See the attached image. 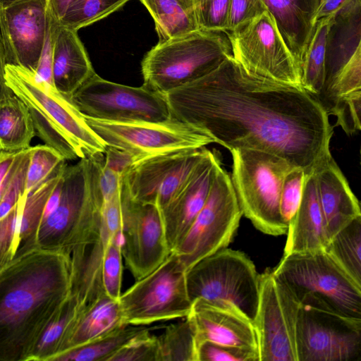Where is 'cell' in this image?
Here are the masks:
<instances>
[{
    "instance_id": "50",
    "label": "cell",
    "mask_w": 361,
    "mask_h": 361,
    "mask_svg": "<svg viewBox=\"0 0 361 361\" xmlns=\"http://www.w3.org/2000/svg\"><path fill=\"white\" fill-rule=\"evenodd\" d=\"M18 152L0 151V185L10 171Z\"/></svg>"
},
{
    "instance_id": "44",
    "label": "cell",
    "mask_w": 361,
    "mask_h": 361,
    "mask_svg": "<svg viewBox=\"0 0 361 361\" xmlns=\"http://www.w3.org/2000/svg\"><path fill=\"white\" fill-rule=\"evenodd\" d=\"M266 11L267 8L262 0H231L227 31L233 30Z\"/></svg>"
},
{
    "instance_id": "41",
    "label": "cell",
    "mask_w": 361,
    "mask_h": 361,
    "mask_svg": "<svg viewBox=\"0 0 361 361\" xmlns=\"http://www.w3.org/2000/svg\"><path fill=\"white\" fill-rule=\"evenodd\" d=\"M197 361H259V356L258 350L204 341L197 345Z\"/></svg>"
},
{
    "instance_id": "31",
    "label": "cell",
    "mask_w": 361,
    "mask_h": 361,
    "mask_svg": "<svg viewBox=\"0 0 361 361\" xmlns=\"http://www.w3.org/2000/svg\"><path fill=\"white\" fill-rule=\"evenodd\" d=\"M151 14L159 42L199 30L193 11L182 0H140Z\"/></svg>"
},
{
    "instance_id": "27",
    "label": "cell",
    "mask_w": 361,
    "mask_h": 361,
    "mask_svg": "<svg viewBox=\"0 0 361 361\" xmlns=\"http://www.w3.org/2000/svg\"><path fill=\"white\" fill-rule=\"evenodd\" d=\"M300 70L321 0H262Z\"/></svg>"
},
{
    "instance_id": "37",
    "label": "cell",
    "mask_w": 361,
    "mask_h": 361,
    "mask_svg": "<svg viewBox=\"0 0 361 361\" xmlns=\"http://www.w3.org/2000/svg\"><path fill=\"white\" fill-rule=\"evenodd\" d=\"M130 0H75L59 25L78 31L114 13Z\"/></svg>"
},
{
    "instance_id": "11",
    "label": "cell",
    "mask_w": 361,
    "mask_h": 361,
    "mask_svg": "<svg viewBox=\"0 0 361 361\" xmlns=\"http://www.w3.org/2000/svg\"><path fill=\"white\" fill-rule=\"evenodd\" d=\"M68 99L84 117L107 122L159 123L173 118L164 94L144 85L109 81L97 73Z\"/></svg>"
},
{
    "instance_id": "52",
    "label": "cell",
    "mask_w": 361,
    "mask_h": 361,
    "mask_svg": "<svg viewBox=\"0 0 361 361\" xmlns=\"http://www.w3.org/2000/svg\"><path fill=\"white\" fill-rule=\"evenodd\" d=\"M182 1L188 7L190 8V9H192L191 8V5H190V0H182Z\"/></svg>"
},
{
    "instance_id": "3",
    "label": "cell",
    "mask_w": 361,
    "mask_h": 361,
    "mask_svg": "<svg viewBox=\"0 0 361 361\" xmlns=\"http://www.w3.org/2000/svg\"><path fill=\"white\" fill-rule=\"evenodd\" d=\"M8 87L27 106L35 135L66 160L104 153L106 145L70 100L35 72L6 66Z\"/></svg>"
},
{
    "instance_id": "40",
    "label": "cell",
    "mask_w": 361,
    "mask_h": 361,
    "mask_svg": "<svg viewBox=\"0 0 361 361\" xmlns=\"http://www.w3.org/2000/svg\"><path fill=\"white\" fill-rule=\"evenodd\" d=\"M305 175L302 168L293 167L284 178L280 195V212L288 226L300 204Z\"/></svg>"
},
{
    "instance_id": "20",
    "label": "cell",
    "mask_w": 361,
    "mask_h": 361,
    "mask_svg": "<svg viewBox=\"0 0 361 361\" xmlns=\"http://www.w3.org/2000/svg\"><path fill=\"white\" fill-rule=\"evenodd\" d=\"M121 232V190L101 209L99 233L71 254V294L87 305L104 293L102 271L106 249Z\"/></svg>"
},
{
    "instance_id": "46",
    "label": "cell",
    "mask_w": 361,
    "mask_h": 361,
    "mask_svg": "<svg viewBox=\"0 0 361 361\" xmlns=\"http://www.w3.org/2000/svg\"><path fill=\"white\" fill-rule=\"evenodd\" d=\"M104 156V166L121 176L136 162L129 152L111 146H106Z\"/></svg>"
},
{
    "instance_id": "30",
    "label": "cell",
    "mask_w": 361,
    "mask_h": 361,
    "mask_svg": "<svg viewBox=\"0 0 361 361\" xmlns=\"http://www.w3.org/2000/svg\"><path fill=\"white\" fill-rule=\"evenodd\" d=\"M35 135L25 104L15 94L0 102V151L18 152L30 147Z\"/></svg>"
},
{
    "instance_id": "21",
    "label": "cell",
    "mask_w": 361,
    "mask_h": 361,
    "mask_svg": "<svg viewBox=\"0 0 361 361\" xmlns=\"http://www.w3.org/2000/svg\"><path fill=\"white\" fill-rule=\"evenodd\" d=\"M62 172L34 192L24 194L0 219V269L37 250V236L44 209Z\"/></svg>"
},
{
    "instance_id": "6",
    "label": "cell",
    "mask_w": 361,
    "mask_h": 361,
    "mask_svg": "<svg viewBox=\"0 0 361 361\" xmlns=\"http://www.w3.org/2000/svg\"><path fill=\"white\" fill-rule=\"evenodd\" d=\"M230 56L225 32L197 30L159 42L142 61L143 85L165 94L204 76Z\"/></svg>"
},
{
    "instance_id": "47",
    "label": "cell",
    "mask_w": 361,
    "mask_h": 361,
    "mask_svg": "<svg viewBox=\"0 0 361 361\" xmlns=\"http://www.w3.org/2000/svg\"><path fill=\"white\" fill-rule=\"evenodd\" d=\"M74 1L75 0H47V12L52 20L58 23Z\"/></svg>"
},
{
    "instance_id": "38",
    "label": "cell",
    "mask_w": 361,
    "mask_h": 361,
    "mask_svg": "<svg viewBox=\"0 0 361 361\" xmlns=\"http://www.w3.org/2000/svg\"><path fill=\"white\" fill-rule=\"evenodd\" d=\"M231 0H190L199 30L226 32Z\"/></svg>"
},
{
    "instance_id": "43",
    "label": "cell",
    "mask_w": 361,
    "mask_h": 361,
    "mask_svg": "<svg viewBox=\"0 0 361 361\" xmlns=\"http://www.w3.org/2000/svg\"><path fill=\"white\" fill-rule=\"evenodd\" d=\"M30 147L23 151L20 161L6 185L0 202V219L4 216L25 194Z\"/></svg>"
},
{
    "instance_id": "42",
    "label": "cell",
    "mask_w": 361,
    "mask_h": 361,
    "mask_svg": "<svg viewBox=\"0 0 361 361\" xmlns=\"http://www.w3.org/2000/svg\"><path fill=\"white\" fill-rule=\"evenodd\" d=\"M108 361H159L157 337L150 331L142 334L117 350Z\"/></svg>"
},
{
    "instance_id": "7",
    "label": "cell",
    "mask_w": 361,
    "mask_h": 361,
    "mask_svg": "<svg viewBox=\"0 0 361 361\" xmlns=\"http://www.w3.org/2000/svg\"><path fill=\"white\" fill-rule=\"evenodd\" d=\"M232 185L243 214L256 228L271 235L286 234L288 224L280 212L284 178L293 167L285 159L262 150H230Z\"/></svg>"
},
{
    "instance_id": "32",
    "label": "cell",
    "mask_w": 361,
    "mask_h": 361,
    "mask_svg": "<svg viewBox=\"0 0 361 361\" xmlns=\"http://www.w3.org/2000/svg\"><path fill=\"white\" fill-rule=\"evenodd\" d=\"M334 15L316 21L301 67L300 86L315 97L320 94L324 85L326 37Z\"/></svg>"
},
{
    "instance_id": "5",
    "label": "cell",
    "mask_w": 361,
    "mask_h": 361,
    "mask_svg": "<svg viewBox=\"0 0 361 361\" xmlns=\"http://www.w3.org/2000/svg\"><path fill=\"white\" fill-rule=\"evenodd\" d=\"M324 81L316 97L328 116L361 108V0H349L334 15L326 43Z\"/></svg>"
},
{
    "instance_id": "35",
    "label": "cell",
    "mask_w": 361,
    "mask_h": 361,
    "mask_svg": "<svg viewBox=\"0 0 361 361\" xmlns=\"http://www.w3.org/2000/svg\"><path fill=\"white\" fill-rule=\"evenodd\" d=\"M157 337L159 361H197V340L189 316L166 326Z\"/></svg>"
},
{
    "instance_id": "19",
    "label": "cell",
    "mask_w": 361,
    "mask_h": 361,
    "mask_svg": "<svg viewBox=\"0 0 361 361\" xmlns=\"http://www.w3.org/2000/svg\"><path fill=\"white\" fill-rule=\"evenodd\" d=\"M47 0H19L0 7V35L7 64L37 71L44 43Z\"/></svg>"
},
{
    "instance_id": "16",
    "label": "cell",
    "mask_w": 361,
    "mask_h": 361,
    "mask_svg": "<svg viewBox=\"0 0 361 361\" xmlns=\"http://www.w3.org/2000/svg\"><path fill=\"white\" fill-rule=\"evenodd\" d=\"M300 304L274 275H259L257 310L253 321L259 361H298L296 325Z\"/></svg>"
},
{
    "instance_id": "4",
    "label": "cell",
    "mask_w": 361,
    "mask_h": 361,
    "mask_svg": "<svg viewBox=\"0 0 361 361\" xmlns=\"http://www.w3.org/2000/svg\"><path fill=\"white\" fill-rule=\"evenodd\" d=\"M272 272L300 305L361 319V286L324 250L283 255Z\"/></svg>"
},
{
    "instance_id": "26",
    "label": "cell",
    "mask_w": 361,
    "mask_h": 361,
    "mask_svg": "<svg viewBox=\"0 0 361 361\" xmlns=\"http://www.w3.org/2000/svg\"><path fill=\"white\" fill-rule=\"evenodd\" d=\"M77 32L58 23L55 32L53 84L68 99L96 73Z\"/></svg>"
},
{
    "instance_id": "34",
    "label": "cell",
    "mask_w": 361,
    "mask_h": 361,
    "mask_svg": "<svg viewBox=\"0 0 361 361\" xmlns=\"http://www.w3.org/2000/svg\"><path fill=\"white\" fill-rule=\"evenodd\" d=\"M324 250L361 286V216L340 229L327 243Z\"/></svg>"
},
{
    "instance_id": "1",
    "label": "cell",
    "mask_w": 361,
    "mask_h": 361,
    "mask_svg": "<svg viewBox=\"0 0 361 361\" xmlns=\"http://www.w3.org/2000/svg\"><path fill=\"white\" fill-rule=\"evenodd\" d=\"M172 116L205 130L229 151L278 155L309 174L331 156L334 133L315 96L248 73L232 57L164 94Z\"/></svg>"
},
{
    "instance_id": "15",
    "label": "cell",
    "mask_w": 361,
    "mask_h": 361,
    "mask_svg": "<svg viewBox=\"0 0 361 361\" xmlns=\"http://www.w3.org/2000/svg\"><path fill=\"white\" fill-rule=\"evenodd\" d=\"M298 361H357L361 319L300 305L296 325Z\"/></svg>"
},
{
    "instance_id": "2",
    "label": "cell",
    "mask_w": 361,
    "mask_h": 361,
    "mask_svg": "<svg viewBox=\"0 0 361 361\" xmlns=\"http://www.w3.org/2000/svg\"><path fill=\"white\" fill-rule=\"evenodd\" d=\"M71 293V256L35 250L0 269V361H29Z\"/></svg>"
},
{
    "instance_id": "22",
    "label": "cell",
    "mask_w": 361,
    "mask_h": 361,
    "mask_svg": "<svg viewBox=\"0 0 361 361\" xmlns=\"http://www.w3.org/2000/svg\"><path fill=\"white\" fill-rule=\"evenodd\" d=\"M221 164L218 153L207 149L181 189L161 210L165 238L171 252L183 240L204 207Z\"/></svg>"
},
{
    "instance_id": "51",
    "label": "cell",
    "mask_w": 361,
    "mask_h": 361,
    "mask_svg": "<svg viewBox=\"0 0 361 361\" xmlns=\"http://www.w3.org/2000/svg\"><path fill=\"white\" fill-rule=\"evenodd\" d=\"M17 1H19V0H0V7L6 6L9 4H11V3Z\"/></svg>"
},
{
    "instance_id": "23",
    "label": "cell",
    "mask_w": 361,
    "mask_h": 361,
    "mask_svg": "<svg viewBox=\"0 0 361 361\" xmlns=\"http://www.w3.org/2000/svg\"><path fill=\"white\" fill-rule=\"evenodd\" d=\"M188 316L195 327L197 345L207 341L258 350L253 322L232 305H212L196 300Z\"/></svg>"
},
{
    "instance_id": "13",
    "label": "cell",
    "mask_w": 361,
    "mask_h": 361,
    "mask_svg": "<svg viewBox=\"0 0 361 361\" xmlns=\"http://www.w3.org/2000/svg\"><path fill=\"white\" fill-rule=\"evenodd\" d=\"M226 33L233 59L248 73L301 87L300 70L268 11Z\"/></svg>"
},
{
    "instance_id": "18",
    "label": "cell",
    "mask_w": 361,
    "mask_h": 361,
    "mask_svg": "<svg viewBox=\"0 0 361 361\" xmlns=\"http://www.w3.org/2000/svg\"><path fill=\"white\" fill-rule=\"evenodd\" d=\"M121 252L135 279L155 269L171 253L157 206L133 200L121 185Z\"/></svg>"
},
{
    "instance_id": "33",
    "label": "cell",
    "mask_w": 361,
    "mask_h": 361,
    "mask_svg": "<svg viewBox=\"0 0 361 361\" xmlns=\"http://www.w3.org/2000/svg\"><path fill=\"white\" fill-rule=\"evenodd\" d=\"M151 329L145 326L126 324L89 343L66 351L53 361H108L123 345Z\"/></svg>"
},
{
    "instance_id": "29",
    "label": "cell",
    "mask_w": 361,
    "mask_h": 361,
    "mask_svg": "<svg viewBox=\"0 0 361 361\" xmlns=\"http://www.w3.org/2000/svg\"><path fill=\"white\" fill-rule=\"evenodd\" d=\"M85 305L75 295L71 293L42 333L29 361H53L61 354Z\"/></svg>"
},
{
    "instance_id": "8",
    "label": "cell",
    "mask_w": 361,
    "mask_h": 361,
    "mask_svg": "<svg viewBox=\"0 0 361 361\" xmlns=\"http://www.w3.org/2000/svg\"><path fill=\"white\" fill-rule=\"evenodd\" d=\"M100 221L101 210L92 191L85 157L65 166L60 200L54 211L41 221L37 249L71 255L77 247L97 238Z\"/></svg>"
},
{
    "instance_id": "48",
    "label": "cell",
    "mask_w": 361,
    "mask_h": 361,
    "mask_svg": "<svg viewBox=\"0 0 361 361\" xmlns=\"http://www.w3.org/2000/svg\"><path fill=\"white\" fill-rule=\"evenodd\" d=\"M6 56L0 35V102L14 94L6 80Z\"/></svg>"
},
{
    "instance_id": "49",
    "label": "cell",
    "mask_w": 361,
    "mask_h": 361,
    "mask_svg": "<svg viewBox=\"0 0 361 361\" xmlns=\"http://www.w3.org/2000/svg\"><path fill=\"white\" fill-rule=\"evenodd\" d=\"M349 0H321L314 16V23L318 20L334 14Z\"/></svg>"
},
{
    "instance_id": "39",
    "label": "cell",
    "mask_w": 361,
    "mask_h": 361,
    "mask_svg": "<svg viewBox=\"0 0 361 361\" xmlns=\"http://www.w3.org/2000/svg\"><path fill=\"white\" fill-rule=\"evenodd\" d=\"M121 232L109 245L103 261L102 279L104 290L118 300L121 295L123 256Z\"/></svg>"
},
{
    "instance_id": "9",
    "label": "cell",
    "mask_w": 361,
    "mask_h": 361,
    "mask_svg": "<svg viewBox=\"0 0 361 361\" xmlns=\"http://www.w3.org/2000/svg\"><path fill=\"white\" fill-rule=\"evenodd\" d=\"M259 275L243 252L223 248L186 269L185 281L192 304L232 305L252 322L257 310Z\"/></svg>"
},
{
    "instance_id": "28",
    "label": "cell",
    "mask_w": 361,
    "mask_h": 361,
    "mask_svg": "<svg viewBox=\"0 0 361 361\" xmlns=\"http://www.w3.org/2000/svg\"><path fill=\"white\" fill-rule=\"evenodd\" d=\"M124 325L119 300L104 293L84 306L61 353L102 338Z\"/></svg>"
},
{
    "instance_id": "14",
    "label": "cell",
    "mask_w": 361,
    "mask_h": 361,
    "mask_svg": "<svg viewBox=\"0 0 361 361\" xmlns=\"http://www.w3.org/2000/svg\"><path fill=\"white\" fill-rule=\"evenodd\" d=\"M85 119L106 146L129 152L136 162L176 151L201 149L214 142L205 130L174 118L164 122L131 123Z\"/></svg>"
},
{
    "instance_id": "45",
    "label": "cell",
    "mask_w": 361,
    "mask_h": 361,
    "mask_svg": "<svg viewBox=\"0 0 361 361\" xmlns=\"http://www.w3.org/2000/svg\"><path fill=\"white\" fill-rule=\"evenodd\" d=\"M47 32L42 54L35 73L41 80L54 87L52 78V63L54 37L57 23L51 20L47 12Z\"/></svg>"
},
{
    "instance_id": "12",
    "label": "cell",
    "mask_w": 361,
    "mask_h": 361,
    "mask_svg": "<svg viewBox=\"0 0 361 361\" xmlns=\"http://www.w3.org/2000/svg\"><path fill=\"white\" fill-rule=\"evenodd\" d=\"M243 215L231 176L221 166L204 207L171 252L188 269L200 259L226 248Z\"/></svg>"
},
{
    "instance_id": "17",
    "label": "cell",
    "mask_w": 361,
    "mask_h": 361,
    "mask_svg": "<svg viewBox=\"0 0 361 361\" xmlns=\"http://www.w3.org/2000/svg\"><path fill=\"white\" fill-rule=\"evenodd\" d=\"M207 149L180 150L135 162L121 176V185L134 201L160 212L176 196Z\"/></svg>"
},
{
    "instance_id": "36",
    "label": "cell",
    "mask_w": 361,
    "mask_h": 361,
    "mask_svg": "<svg viewBox=\"0 0 361 361\" xmlns=\"http://www.w3.org/2000/svg\"><path fill=\"white\" fill-rule=\"evenodd\" d=\"M66 161L58 152L47 145L31 147L25 194L34 192L59 176L66 166Z\"/></svg>"
},
{
    "instance_id": "25",
    "label": "cell",
    "mask_w": 361,
    "mask_h": 361,
    "mask_svg": "<svg viewBox=\"0 0 361 361\" xmlns=\"http://www.w3.org/2000/svg\"><path fill=\"white\" fill-rule=\"evenodd\" d=\"M286 234L283 255L324 250L328 243L314 171L305 175L301 202Z\"/></svg>"
},
{
    "instance_id": "10",
    "label": "cell",
    "mask_w": 361,
    "mask_h": 361,
    "mask_svg": "<svg viewBox=\"0 0 361 361\" xmlns=\"http://www.w3.org/2000/svg\"><path fill=\"white\" fill-rule=\"evenodd\" d=\"M185 272L179 258L171 252L155 269L121 293L118 300L126 324L145 326L186 317L192 304Z\"/></svg>"
},
{
    "instance_id": "24",
    "label": "cell",
    "mask_w": 361,
    "mask_h": 361,
    "mask_svg": "<svg viewBox=\"0 0 361 361\" xmlns=\"http://www.w3.org/2000/svg\"><path fill=\"white\" fill-rule=\"evenodd\" d=\"M328 242L361 216L360 202L332 156L314 170Z\"/></svg>"
}]
</instances>
